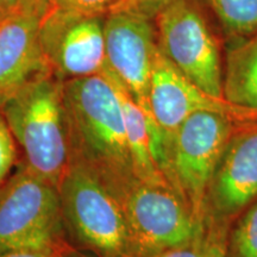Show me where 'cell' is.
<instances>
[{
	"label": "cell",
	"instance_id": "obj_7",
	"mask_svg": "<svg viewBox=\"0 0 257 257\" xmlns=\"http://www.w3.org/2000/svg\"><path fill=\"white\" fill-rule=\"evenodd\" d=\"M154 22L167 59L202 91L224 98L219 44L198 0H176Z\"/></svg>",
	"mask_w": 257,
	"mask_h": 257
},
{
	"label": "cell",
	"instance_id": "obj_14",
	"mask_svg": "<svg viewBox=\"0 0 257 257\" xmlns=\"http://www.w3.org/2000/svg\"><path fill=\"white\" fill-rule=\"evenodd\" d=\"M223 93L227 101L257 110V34L227 51Z\"/></svg>",
	"mask_w": 257,
	"mask_h": 257
},
{
	"label": "cell",
	"instance_id": "obj_23",
	"mask_svg": "<svg viewBox=\"0 0 257 257\" xmlns=\"http://www.w3.org/2000/svg\"><path fill=\"white\" fill-rule=\"evenodd\" d=\"M8 14H10L9 10L5 8V5L3 4V2H2V0H0V19H2L3 17H5V16L8 15Z\"/></svg>",
	"mask_w": 257,
	"mask_h": 257
},
{
	"label": "cell",
	"instance_id": "obj_17",
	"mask_svg": "<svg viewBox=\"0 0 257 257\" xmlns=\"http://www.w3.org/2000/svg\"><path fill=\"white\" fill-rule=\"evenodd\" d=\"M226 243V234L211 229L207 236L198 242L148 257H225Z\"/></svg>",
	"mask_w": 257,
	"mask_h": 257
},
{
	"label": "cell",
	"instance_id": "obj_21",
	"mask_svg": "<svg viewBox=\"0 0 257 257\" xmlns=\"http://www.w3.org/2000/svg\"><path fill=\"white\" fill-rule=\"evenodd\" d=\"M9 12L30 14L43 18L49 10L47 0H2Z\"/></svg>",
	"mask_w": 257,
	"mask_h": 257
},
{
	"label": "cell",
	"instance_id": "obj_20",
	"mask_svg": "<svg viewBox=\"0 0 257 257\" xmlns=\"http://www.w3.org/2000/svg\"><path fill=\"white\" fill-rule=\"evenodd\" d=\"M175 2L176 0H120L113 11H127L155 19L161 11Z\"/></svg>",
	"mask_w": 257,
	"mask_h": 257
},
{
	"label": "cell",
	"instance_id": "obj_18",
	"mask_svg": "<svg viewBox=\"0 0 257 257\" xmlns=\"http://www.w3.org/2000/svg\"><path fill=\"white\" fill-rule=\"evenodd\" d=\"M17 142L0 110V186L9 179L10 173L17 165Z\"/></svg>",
	"mask_w": 257,
	"mask_h": 257
},
{
	"label": "cell",
	"instance_id": "obj_15",
	"mask_svg": "<svg viewBox=\"0 0 257 257\" xmlns=\"http://www.w3.org/2000/svg\"><path fill=\"white\" fill-rule=\"evenodd\" d=\"M230 37L257 34V0H205Z\"/></svg>",
	"mask_w": 257,
	"mask_h": 257
},
{
	"label": "cell",
	"instance_id": "obj_12",
	"mask_svg": "<svg viewBox=\"0 0 257 257\" xmlns=\"http://www.w3.org/2000/svg\"><path fill=\"white\" fill-rule=\"evenodd\" d=\"M41 19L15 12L0 19V108L27 83L51 72L40 41Z\"/></svg>",
	"mask_w": 257,
	"mask_h": 257
},
{
	"label": "cell",
	"instance_id": "obj_9",
	"mask_svg": "<svg viewBox=\"0 0 257 257\" xmlns=\"http://www.w3.org/2000/svg\"><path fill=\"white\" fill-rule=\"evenodd\" d=\"M149 110L165 135L169 148L176 130L189 115L201 111L223 113L240 123L257 120V110L242 107L202 91L182 74L159 49L149 83Z\"/></svg>",
	"mask_w": 257,
	"mask_h": 257
},
{
	"label": "cell",
	"instance_id": "obj_22",
	"mask_svg": "<svg viewBox=\"0 0 257 257\" xmlns=\"http://www.w3.org/2000/svg\"><path fill=\"white\" fill-rule=\"evenodd\" d=\"M0 257H56L41 251H10L0 253Z\"/></svg>",
	"mask_w": 257,
	"mask_h": 257
},
{
	"label": "cell",
	"instance_id": "obj_1",
	"mask_svg": "<svg viewBox=\"0 0 257 257\" xmlns=\"http://www.w3.org/2000/svg\"><path fill=\"white\" fill-rule=\"evenodd\" d=\"M70 162L88 169L110 192L135 174L121 105L104 73L63 81Z\"/></svg>",
	"mask_w": 257,
	"mask_h": 257
},
{
	"label": "cell",
	"instance_id": "obj_8",
	"mask_svg": "<svg viewBox=\"0 0 257 257\" xmlns=\"http://www.w3.org/2000/svg\"><path fill=\"white\" fill-rule=\"evenodd\" d=\"M105 17L48 10L41 19L40 41L48 66L57 78L64 81L104 72Z\"/></svg>",
	"mask_w": 257,
	"mask_h": 257
},
{
	"label": "cell",
	"instance_id": "obj_11",
	"mask_svg": "<svg viewBox=\"0 0 257 257\" xmlns=\"http://www.w3.org/2000/svg\"><path fill=\"white\" fill-rule=\"evenodd\" d=\"M257 200V120L240 125L225 148L208 187L206 223H223Z\"/></svg>",
	"mask_w": 257,
	"mask_h": 257
},
{
	"label": "cell",
	"instance_id": "obj_19",
	"mask_svg": "<svg viewBox=\"0 0 257 257\" xmlns=\"http://www.w3.org/2000/svg\"><path fill=\"white\" fill-rule=\"evenodd\" d=\"M119 2L120 0H47L49 9L94 16L108 15Z\"/></svg>",
	"mask_w": 257,
	"mask_h": 257
},
{
	"label": "cell",
	"instance_id": "obj_4",
	"mask_svg": "<svg viewBox=\"0 0 257 257\" xmlns=\"http://www.w3.org/2000/svg\"><path fill=\"white\" fill-rule=\"evenodd\" d=\"M111 193L126 220L131 257L153 256L188 245L210 232V226L193 214L172 186L135 179Z\"/></svg>",
	"mask_w": 257,
	"mask_h": 257
},
{
	"label": "cell",
	"instance_id": "obj_5",
	"mask_svg": "<svg viewBox=\"0 0 257 257\" xmlns=\"http://www.w3.org/2000/svg\"><path fill=\"white\" fill-rule=\"evenodd\" d=\"M59 193L64 229L74 243L95 257H131L119 202L94 174L69 163Z\"/></svg>",
	"mask_w": 257,
	"mask_h": 257
},
{
	"label": "cell",
	"instance_id": "obj_24",
	"mask_svg": "<svg viewBox=\"0 0 257 257\" xmlns=\"http://www.w3.org/2000/svg\"><path fill=\"white\" fill-rule=\"evenodd\" d=\"M63 257H80V256H75V253H74V250L72 249L68 253H67L66 256H63Z\"/></svg>",
	"mask_w": 257,
	"mask_h": 257
},
{
	"label": "cell",
	"instance_id": "obj_3",
	"mask_svg": "<svg viewBox=\"0 0 257 257\" xmlns=\"http://www.w3.org/2000/svg\"><path fill=\"white\" fill-rule=\"evenodd\" d=\"M64 232L59 188L18 163L0 186V253L41 251L63 257L73 249Z\"/></svg>",
	"mask_w": 257,
	"mask_h": 257
},
{
	"label": "cell",
	"instance_id": "obj_10",
	"mask_svg": "<svg viewBox=\"0 0 257 257\" xmlns=\"http://www.w3.org/2000/svg\"><path fill=\"white\" fill-rule=\"evenodd\" d=\"M107 68L120 80L148 115L149 83L159 51L154 19L127 11H113L105 17Z\"/></svg>",
	"mask_w": 257,
	"mask_h": 257
},
{
	"label": "cell",
	"instance_id": "obj_6",
	"mask_svg": "<svg viewBox=\"0 0 257 257\" xmlns=\"http://www.w3.org/2000/svg\"><path fill=\"white\" fill-rule=\"evenodd\" d=\"M240 123L218 112L189 115L176 130L170 147L172 185L193 214L206 223V198L223 153Z\"/></svg>",
	"mask_w": 257,
	"mask_h": 257
},
{
	"label": "cell",
	"instance_id": "obj_2",
	"mask_svg": "<svg viewBox=\"0 0 257 257\" xmlns=\"http://www.w3.org/2000/svg\"><path fill=\"white\" fill-rule=\"evenodd\" d=\"M29 169L59 188L70 162L63 80L47 72L0 108Z\"/></svg>",
	"mask_w": 257,
	"mask_h": 257
},
{
	"label": "cell",
	"instance_id": "obj_13",
	"mask_svg": "<svg viewBox=\"0 0 257 257\" xmlns=\"http://www.w3.org/2000/svg\"><path fill=\"white\" fill-rule=\"evenodd\" d=\"M102 73L110 79L119 98L135 174L138 179L148 184L172 186L154 160L149 127H148L149 115L143 111V108L138 105L130 92L125 88L120 80L107 68V66Z\"/></svg>",
	"mask_w": 257,
	"mask_h": 257
},
{
	"label": "cell",
	"instance_id": "obj_16",
	"mask_svg": "<svg viewBox=\"0 0 257 257\" xmlns=\"http://www.w3.org/2000/svg\"><path fill=\"white\" fill-rule=\"evenodd\" d=\"M225 257H257V200L231 231Z\"/></svg>",
	"mask_w": 257,
	"mask_h": 257
}]
</instances>
